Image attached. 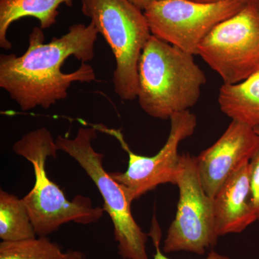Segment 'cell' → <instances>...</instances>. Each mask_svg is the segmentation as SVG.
<instances>
[{
  "mask_svg": "<svg viewBox=\"0 0 259 259\" xmlns=\"http://www.w3.org/2000/svg\"><path fill=\"white\" fill-rule=\"evenodd\" d=\"M98 34L93 23L74 24L67 33L46 44L44 30L35 27L23 55H0V88L23 111L50 108L67 97L71 83L96 79L87 62L95 57Z\"/></svg>",
  "mask_w": 259,
  "mask_h": 259,
  "instance_id": "obj_1",
  "label": "cell"
},
{
  "mask_svg": "<svg viewBox=\"0 0 259 259\" xmlns=\"http://www.w3.org/2000/svg\"><path fill=\"white\" fill-rule=\"evenodd\" d=\"M206 82L194 55L151 35L139 62L137 98L147 115L168 120L190 110L199 101Z\"/></svg>",
  "mask_w": 259,
  "mask_h": 259,
  "instance_id": "obj_2",
  "label": "cell"
},
{
  "mask_svg": "<svg viewBox=\"0 0 259 259\" xmlns=\"http://www.w3.org/2000/svg\"><path fill=\"white\" fill-rule=\"evenodd\" d=\"M13 151L32 163L35 175L33 187L23 199L37 236H47L66 223L90 225L100 221L103 207H94L91 199L77 195L72 201L47 176L48 158L57 157L59 151L50 131L34 130L13 145Z\"/></svg>",
  "mask_w": 259,
  "mask_h": 259,
  "instance_id": "obj_3",
  "label": "cell"
},
{
  "mask_svg": "<svg viewBox=\"0 0 259 259\" xmlns=\"http://www.w3.org/2000/svg\"><path fill=\"white\" fill-rule=\"evenodd\" d=\"M81 11L111 48L116 61L112 83L121 100L139 92V62L152 35L144 11L130 0H81Z\"/></svg>",
  "mask_w": 259,
  "mask_h": 259,
  "instance_id": "obj_4",
  "label": "cell"
},
{
  "mask_svg": "<svg viewBox=\"0 0 259 259\" xmlns=\"http://www.w3.org/2000/svg\"><path fill=\"white\" fill-rule=\"evenodd\" d=\"M95 127H81L73 139L59 136L56 139L59 151L67 153L77 162L93 181L104 200L114 227V237L118 254L122 259L148 258L146 243L149 235L141 229L131 212V203L122 186L103 166L104 155L93 148L97 137Z\"/></svg>",
  "mask_w": 259,
  "mask_h": 259,
  "instance_id": "obj_5",
  "label": "cell"
},
{
  "mask_svg": "<svg viewBox=\"0 0 259 259\" xmlns=\"http://www.w3.org/2000/svg\"><path fill=\"white\" fill-rule=\"evenodd\" d=\"M197 55L223 79L241 82L259 71V6L250 0L231 18L218 24L198 49Z\"/></svg>",
  "mask_w": 259,
  "mask_h": 259,
  "instance_id": "obj_6",
  "label": "cell"
},
{
  "mask_svg": "<svg viewBox=\"0 0 259 259\" xmlns=\"http://www.w3.org/2000/svg\"><path fill=\"white\" fill-rule=\"evenodd\" d=\"M175 185L180 199L175 220L164 242L165 253L186 251L204 255L218 243L214 201L204 192L197 171V157L181 155Z\"/></svg>",
  "mask_w": 259,
  "mask_h": 259,
  "instance_id": "obj_7",
  "label": "cell"
},
{
  "mask_svg": "<svg viewBox=\"0 0 259 259\" xmlns=\"http://www.w3.org/2000/svg\"><path fill=\"white\" fill-rule=\"evenodd\" d=\"M248 2L161 0L149 5L144 13L152 35L195 56L209 32L241 11Z\"/></svg>",
  "mask_w": 259,
  "mask_h": 259,
  "instance_id": "obj_8",
  "label": "cell"
},
{
  "mask_svg": "<svg viewBox=\"0 0 259 259\" xmlns=\"http://www.w3.org/2000/svg\"><path fill=\"white\" fill-rule=\"evenodd\" d=\"M169 120L171 128L166 144L153 156H141L133 152L119 130L108 128L103 125L93 126L97 131L115 137L128 154L127 170L110 172V175L122 186L130 203L159 185L168 183L175 185L180 162L179 146L184 140L194 134L197 120L190 110L175 114Z\"/></svg>",
  "mask_w": 259,
  "mask_h": 259,
  "instance_id": "obj_9",
  "label": "cell"
},
{
  "mask_svg": "<svg viewBox=\"0 0 259 259\" xmlns=\"http://www.w3.org/2000/svg\"><path fill=\"white\" fill-rule=\"evenodd\" d=\"M258 148L254 128L232 120L221 138L197 157L199 180L206 194L214 199L225 182L249 163Z\"/></svg>",
  "mask_w": 259,
  "mask_h": 259,
  "instance_id": "obj_10",
  "label": "cell"
},
{
  "mask_svg": "<svg viewBox=\"0 0 259 259\" xmlns=\"http://www.w3.org/2000/svg\"><path fill=\"white\" fill-rule=\"evenodd\" d=\"M213 201L218 237L242 233L257 221L250 190L249 163L225 182Z\"/></svg>",
  "mask_w": 259,
  "mask_h": 259,
  "instance_id": "obj_11",
  "label": "cell"
},
{
  "mask_svg": "<svg viewBox=\"0 0 259 259\" xmlns=\"http://www.w3.org/2000/svg\"><path fill=\"white\" fill-rule=\"evenodd\" d=\"M73 5V0H0V47L11 50L13 44L8 38L10 25L20 19L35 18L42 30L55 25L59 7Z\"/></svg>",
  "mask_w": 259,
  "mask_h": 259,
  "instance_id": "obj_12",
  "label": "cell"
},
{
  "mask_svg": "<svg viewBox=\"0 0 259 259\" xmlns=\"http://www.w3.org/2000/svg\"><path fill=\"white\" fill-rule=\"evenodd\" d=\"M221 111L232 119L255 128L259 127V71L241 82L220 88Z\"/></svg>",
  "mask_w": 259,
  "mask_h": 259,
  "instance_id": "obj_13",
  "label": "cell"
},
{
  "mask_svg": "<svg viewBox=\"0 0 259 259\" xmlns=\"http://www.w3.org/2000/svg\"><path fill=\"white\" fill-rule=\"evenodd\" d=\"M36 236L23 199L0 190V238L3 241L17 242Z\"/></svg>",
  "mask_w": 259,
  "mask_h": 259,
  "instance_id": "obj_14",
  "label": "cell"
},
{
  "mask_svg": "<svg viewBox=\"0 0 259 259\" xmlns=\"http://www.w3.org/2000/svg\"><path fill=\"white\" fill-rule=\"evenodd\" d=\"M0 259H85L79 250L63 251L62 248L47 236H38L17 242L0 243Z\"/></svg>",
  "mask_w": 259,
  "mask_h": 259,
  "instance_id": "obj_15",
  "label": "cell"
},
{
  "mask_svg": "<svg viewBox=\"0 0 259 259\" xmlns=\"http://www.w3.org/2000/svg\"><path fill=\"white\" fill-rule=\"evenodd\" d=\"M249 177L253 207L259 221V148L249 162Z\"/></svg>",
  "mask_w": 259,
  "mask_h": 259,
  "instance_id": "obj_16",
  "label": "cell"
},
{
  "mask_svg": "<svg viewBox=\"0 0 259 259\" xmlns=\"http://www.w3.org/2000/svg\"><path fill=\"white\" fill-rule=\"evenodd\" d=\"M150 236L152 237L153 243H154L155 248H156V253H155L154 258L153 259H170L166 255L163 254L161 248H160V238H161V234H160V230L158 229V226H153L152 230H151V234ZM203 259H231L229 257L226 255L220 254L218 252L214 250H211L207 255L205 258Z\"/></svg>",
  "mask_w": 259,
  "mask_h": 259,
  "instance_id": "obj_17",
  "label": "cell"
},
{
  "mask_svg": "<svg viewBox=\"0 0 259 259\" xmlns=\"http://www.w3.org/2000/svg\"><path fill=\"white\" fill-rule=\"evenodd\" d=\"M134 5L141 10H146L149 5L153 4L156 2L161 1V0H130Z\"/></svg>",
  "mask_w": 259,
  "mask_h": 259,
  "instance_id": "obj_18",
  "label": "cell"
},
{
  "mask_svg": "<svg viewBox=\"0 0 259 259\" xmlns=\"http://www.w3.org/2000/svg\"><path fill=\"white\" fill-rule=\"evenodd\" d=\"M191 1L197 2V3H213L223 1V0H191ZM245 1H249V0H245Z\"/></svg>",
  "mask_w": 259,
  "mask_h": 259,
  "instance_id": "obj_19",
  "label": "cell"
},
{
  "mask_svg": "<svg viewBox=\"0 0 259 259\" xmlns=\"http://www.w3.org/2000/svg\"><path fill=\"white\" fill-rule=\"evenodd\" d=\"M255 132L256 133V134L258 135L259 137V127H255L254 128Z\"/></svg>",
  "mask_w": 259,
  "mask_h": 259,
  "instance_id": "obj_20",
  "label": "cell"
},
{
  "mask_svg": "<svg viewBox=\"0 0 259 259\" xmlns=\"http://www.w3.org/2000/svg\"><path fill=\"white\" fill-rule=\"evenodd\" d=\"M255 2H256L257 4H258L259 6V0H255Z\"/></svg>",
  "mask_w": 259,
  "mask_h": 259,
  "instance_id": "obj_21",
  "label": "cell"
}]
</instances>
